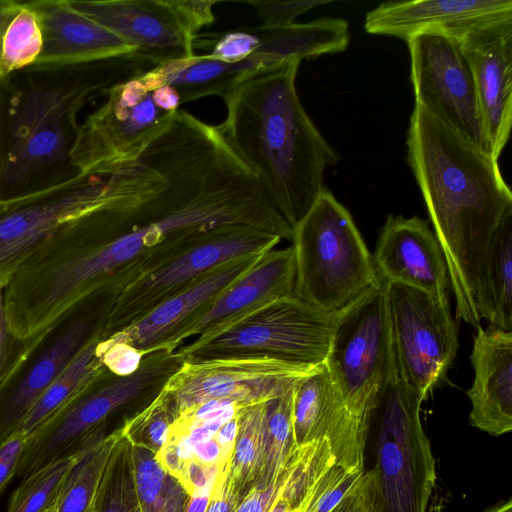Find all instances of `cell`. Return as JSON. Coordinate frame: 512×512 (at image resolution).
Instances as JSON below:
<instances>
[{
    "label": "cell",
    "instance_id": "ee69618b",
    "mask_svg": "<svg viewBox=\"0 0 512 512\" xmlns=\"http://www.w3.org/2000/svg\"><path fill=\"white\" fill-rule=\"evenodd\" d=\"M279 490L278 482L265 489L252 487L234 512H268Z\"/></svg>",
    "mask_w": 512,
    "mask_h": 512
},
{
    "label": "cell",
    "instance_id": "74e56055",
    "mask_svg": "<svg viewBox=\"0 0 512 512\" xmlns=\"http://www.w3.org/2000/svg\"><path fill=\"white\" fill-rule=\"evenodd\" d=\"M260 45L252 27H241L220 35L214 42L211 57L226 63H237L248 58Z\"/></svg>",
    "mask_w": 512,
    "mask_h": 512
},
{
    "label": "cell",
    "instance_id": "7dc6e473",
    "mask_svg": "<svg viewBox=\"0 0 512 512\" xmlns=\"http://www.w3.org/2000/svg\"><path fill=\"white\" fill-rule=\"evenodd\" d=\"M211 495L191 496L186 512H205Z\"/></svg>",
    "mask_w": 512,
    "mask_h": 512
},
{
    "label": "cell",
    "instance_id": "52a82bcc",
    "mask_svg": "<svg viewBox=\"0 0 512 512\" xmlns=\"http://www.w3.org/2000/svg\"><path fill=\"white\" fill-rule=\"evenodd\" d=\"M333 316L294 294L267 302L176 350L187 363L270 358L318 366L328 353Z\"/></svg>",
    "mask_w": 512,
    "mask_h": 512
},
{
    "label": "cell",
    "instance_id": "bcb514c9",
    "mask_svg": "<svg viewBox=\"0 0 512 512\" xmlns=\"http://www.w3.org/2000/svg\"><path fill=\"white\" fill-rule=\"evenodd\" d=\"M21 6L20 1L0 0V52L4 33ZM1 79V78H0Z\"/></svg>",
    "mask_w": 512,
    "mask_h": 512
},
{
    "label": "cell",
    "instance_id": "ffe728a7",
    "mask_svg": "<svg viewBox=\"0 0 512 512\" xmlns=\"http://www.w3.org/2000/svg\"><path fill=\"white\" fill-rule=\"evenodd\" d=\"M292 427L296 447L325 438L336 464L350 472L364 471L368 437L347 415L324 363L297 380Z\"/></svg>",
    "mask_w": 512,
    "mask_h": 512
},
{
    "label": "cell",
    "instance_id": "d6a6232c",
    "mask_svg": "<svg viewBox=\"0 0 512 512\" xmlns=\"http://www.w3.org/2000/svg\"><path fill=\"white\" fill-rule=\"evenodd\" d=\"M92 512H140L130 445L122 434L110 456Z\"/></svg>",
    "mask_w": 512,
    "mask_h": 512
},
{
    "label": "cell",
    "instance_id": "836d02e7",
    "mask_svg": "<svg viewBox=\"0 0 512 512\" xmlns=\"http://www.w3.org/2000/svg\"><path fill=\"white\" fill-rule=\"evenodd\" d=\"M177 415L172 398L162 388L143 409L126 418L119 429L130 444L143 446L156 454L168 441Z\"/></svg>",
    "mask_w": 512,
    "mask_h": 512
},
{
    "label": "cell",
    "instance_id": "4dcf8cb0",
    "mask_svg": "<svg viewBox=\"0 0 512 512\" xmlns=\"http://www.w3.org/2000/svg\"><path fill=\"white\" fill-rule=\"evenodd\" d=\"M300 379V378H299ZM297 380L267 401V446L261 474L253 487L265 489L278 482L296 449L292 427V403Z\"/></svg>",
    "mask_w": 512,
    "mask_h": 512
},
{
    "label": "cell",
    "instance_id": "60d3db41",
    "mask_svg": "<svg viewBox=\"0 0 512 512\" xmlns=\"http://www.w3.org/2000/svg\"><path fill=\"white\" fill-rule=\"evenodd\" d=\"M244 496L226 470L218 477L205 512H234Z\"/></svg>",
    "mask_w": 512,
    "mask_h": 512
},
{
    "label": "cell",
    "instance_id": "f35d334b",
    "mask_svg": "<svg viewBox=\"0 0 512 512\" xmlns=\"http://www.w3.org/2000/svg\"><path fill=\"white\" fill-rule=\"evenodd\" d=\"M96 354L110 372L119 376H125L135 372L143 358V356L131 346L108 340L98 341Z\"/></svg>",
    "mask_w": 512,
    "mask_h": 512
},
{
    "label": "cell",
    "instance_id": "83f0119b",
    "mask_svg": "<svg viewBox=\"0 0 512 512\" xmlns=\"http://www.w3.org/2000/svg\"><path fill=\"white\" fill-rule=\"evenodd\" d=\"M140 512H186L190 495L151 450L130 444Z\"/></svg>",
    "mask_w": 512,
    "mask_h": 512
},
{
    "label": "cell",
    "instance_id": "f546056e",
    "mask_svg": "<svg viewBox=\"0 0 512 512\" xmlns=\"http://www.w3.org/2000/svg\"><path fill=\"white\" fill-rule=\"evenodd\" d=\"M267 401L242 407L228 475L245 495L263 469L267 446Z\"/></svg>",
    "mask_w": 512,
    "mask_h": 512
},
{
    "label": "cell",
    "instance_id": "7c38bea8",
    "mask_svg": "<svg viewBox=\"0 0 512 512\" xmlns=\"http://www.w3.org/2000/svg\"><path fill=\"white\" fill-rule=\"evenodd\" d=\"M280 241L273 233L240 225L192 247L110 297L100 340L130 326L222 264L251 254H263Z\"/></svg>",
    "mask_w": 512,
    "mask_h": 512
},
{
    "label": "cell",
    "instance_id": "4fadbf2b",
    "mask_svg": "<svg viewBox=\"0 0 512 512\" xmlns=\"http://www.w3.org/2000/svg\"><path fill=\"white\" fill-rule=\"evenodd\" d=\"M384 287L397 367L426 399L445 380L459 347L449 301L398 283L384 281Z\"/></svg>",
    "mask_w": 512,
    "mask_h": 512
},
{
    "label": "cell",
    "instance_id": "e0dca14e",
    "mask_svg": "<svg viewBox=\"0 0 512 512\" xmlns=\"http://www.w3.org/2000/svg\"><path fill=\"white\" fill-rule=\"evenodd\" d=\"M318 366L270 358L184 362L163 390L172 398L177 414L211 400L246 406L278 396Z\"/></svg>",
    "mask_w": 512,
    "mask_h": 512
},
{
    "label": "cell",
    "instance_id": "d6986e66",
    "mask_svg": "<svg viewBox=\"0 0 512 512\" xmlns=\"http://www.w3.org/2000/svg\"><path fill=\"white\" fill-rule=\"evenodd\" d=\"M296 257L292 245L270 250L207 307L186 322L159 350L175 351L184 340L214 331L275 299L295 294Z\"/></svg>",
    "mask_w": 512,
    "mask_h": 512
},
{
    "label": "cell",
    "instance_id": "f6af8a7d",
    "mask_svg": "<svg viewBox=\"0 0 512 512\" xmlns=\"http://www.w3.org/2000/svg\"><path fill=\"white\" fill-rule=\"evenodd\" d=\"M152 99L158 108L168 113L177 111L181 105L178 92L169 85H163L152 91Z\"/></svg>",
    "mask_w": 512,
    "mask_h": 512
},
{
    "label": "cell",
    "instance_id": "e575fe53",
    "mask_svg": "<svg viewBox=\"0 0 512 512\" xmlns=\"http://www.w3.org/2000/svg\"><path fill=\"white\" fill-rule=\"evenodd\" d=\"M74 453L61 457L23 479L12 493L6 512H49L57 502Z\"/></svg>",
    "mask_w": 512,
    "mask_h": 512
},
{
    "label": "cell",
    "instance_id": "7a4b0ae2",
    "mask_svg": "<svg viewBox=\"0 0 512 512\" xmlns=\"http://www.w3.org/2000/svg\"><path fill=\"white\" fill-rule=\"evenodd\" d=\"M407 159L443 252L456 315L478 328L477 279L497 227L512 214V192L498 159L416 104Z\"/></svg>",
    "mask_w": 512,
    "mask_h": 512
},
{
    "label": "cell",
    "instance_id": "8992f818",
    "mask_svg": "<svg viewBox=\"0 0 512 512\" xmlns=\"http://www.w3.org/2000/svg\"><path fill=\"white\" fill-rule=\"evenodd\" d=\"M295 295L335 315L381 282L349 211L324 186L294 228Z\"/></svg>",
    "mask_w": 512,
    "mask_h": 512
},
{
    "label": "cell",
    "instance_id": "ac0fdd59",
    "mask_svg": "<svg viewBox=\"0 0 512 512\" xmlns=\"http://www.w3.org/2000/svg\"><path fill=\"white\" fill-rule=\"evenodd\" d=\"M458 40L472 74L488 152L498 159L512 124V15L474 26Z\"/></svg>",
    "mask_w": 512,
    "mask_h": 512
},
{
    "label": "cell",
    "instance_id": "681fc988",
    "mask_svg": "<svg viewBox=\"0 0 512 512\" xmlns=\"http://www.w3.org/2000/svg\"><path fill=\"white\" fill-rule=\"evenodd\" d=\"M485 512H512V501L508 499L488 508Z\"/></svg>",
    "mask_w": 512,
    "mask_h": 512
},
{
    "label": "cell",
    "instance_id": "6da1fadb",
    "mask_svg": "<svg viewBox=\"0 0 512 512\" xmlns=\"http://www.w3.org/2000/svg\"><path fill=\"white\" fill-rule=\"evenodd\" d=\"M107 184L104 204L58 226L8 281L14 310L36 331L233 226L293 239L292 226L216 127L186 112L175 113Z\"/></svg>",
    "mask_w": 512,
    "mask_h": 512
},
{
    "label": "cell",
    "instance_id": "30bf717a",
    "mask_svg": "<svg viewBox=\"0 0 512 512\" xmlns=\"http://www.w3.org/2000/svg\"><path fill=\"white\" fill-rule=\"evenodd\" d=\"M110 294L89 296L23 344L0 379V443L14 434L50 384L101 335Z\"/></svg>",
    "mask_w": 512,
    "mask_h": 512
},
{
    "label": "cell",
    "instance_id": "277c9868",
    "mask_svg": "<svg viewBox=\"0 0 512 512\" xmlns=\"http://www.w3.org/2000/svg\"><path fill=\"white\" fill-rule=\"evenodd\" d=\"M155 67L133 51L69 68L68 76L23 70L22 77L0 79V199L31 190L41 175L69 161L78 115L89 101Z\"/></svg>",
    "mask_w": 512,
    "mask_h": 512
},
{
    "label": "cell",
    "instance_id": "484cf974",
    "mask_svg": "<svg viewBox=\"0 0 512 512\" xmlns=\"http://www.w3.org/2000/svg\"><path fill=\"white\" fill-rule=\"evenodd\" d=\"M475 303L481 319L512 331V214L491 240L478 275Z\"/></svg>",
    "mask_w": 512,
    "mask_h": 512
},
{
    "label": "cell",
    "instance_id": "8d00e7d4",
    "mask_svg": "<svg viewBox=\"0 0 512 512\" xmlns=\"http://www.w3.org/2000/svg\"><path fill=\"white\" fill-rule=\"evenodd\" d=\"M331 0H250L242 1L251 5L263 21V26L279 27L294 23V19L318 6L331 3Z\"/></svg>",
    "mask_w": 512,
    "mask_h": 512
},
{
    "label": "cell",
    "instance_id": "44dd1931",
    "mask_svg": "<svg viewBox=\"0 0 512 512\" xmlns=\"http://www.w3.org/2000/svg\"><path fill=\"white\" fill-rule=\"evenodd\" d=\"M27 4L39 18L43 47L27 70L59 71L135 51L120 36L71 6L69 0H36Z\"/></svg>",
    "mask_w": 512,
    "mask_h": 512
},
{
    "label": "cell",
    "instance_id": "cb8c5ba5",
    "mask_svg": "<svg viewBox=\"0 0 512 512\" xmlns=\"http://www.w3.org/2000/svg\"><path fill=\"white\" fill-rule=\"evenodd\" d=\"M471 364L470 424L492 436L512 430V331L476 328Z\"/></svg>",
    "mask_w": 512,
    "mask_h": 512
},
{
    "label": "cell",
    "instance_id": "c3c4849f",
    "mask_svg": "<svg viewBox=\"0 0 512 512\" xmlns=\"http://www.w3.org/2000/svg\"><path fill=\"white\" fill-rule=\"evenodd\" d=\"M301 508H293L278 493L268 512H299Z\"/></svg>",
    "mask_w": 512,
    "mask_h": 512
},
{
    "label": "cell",
    "instance_id": "d4e9b609",
    "mask_svg": "<svg viewBox=\"0 0 512 512\" xmlns=\"http://www.w3.org/2000/svg\"><path fill=\"white\" fill-rule=\"evenodd\" d=\"M263 254H251L222 264L160 303L141 319L103 340L127 344L142 356L159 350L176 331L249 270Z\"/></svg>",
    "mask_w": 512,
    "mask_h": 512
},
{
    "label": "cell",
    "instance_id": "8fae6325",
    "mask_svg": "<svg viewBox=\"0 0 512 512\" xmlns=\"http://www.w3.org/2000/svg\"><path fill=\"white\" fill-rule=\"evenodd\" d=\"M103 96L104 103L80 124L69 152L70 166L84 176L107 177L134 161L174 114L158 108L138 78Z\"/></svg>",
    "mask_w": 512,
    "mask_h": 512
},
{
    "label": "cell",
    "instance_id": "3957f363",
    "mask_svg": "<svg viewBox=\"0 0 512 512\" xmlns=\"http://www.w3.org/2000/svg\"><path fill=\"white\" fill-rule=\"evenodd\" d=\"M299 64L243 78L224 97L227 116L216 125L293 229L321 194L326 169L340 159L300 102Z\"/></svg>",
    "mask_w": 512,
    "mask_h": 512
},
{
    "label": "cell",
    "instance_id": "1f68e13d",
    "mask_svg": "<svg viewBox=\"0 0 512 512\" xmlns=\"http://www.w3.org/2000/svg\"><path fill=\"white\" fill-rule=\"evenodd\" d=\"M42 47L43 35L38 15L27 2H21L2 39L0 78L30 68L39 57Z\"/></svg>",
    "mask_w": 512,
    "mask_h": 512
},
{
    "label": "cell",
    "instance_id": "d590c367",
    "mask_svg": "<svg viewBox=\"0 0 512 512\" xmlns=\"http://www.w3.org/2000/svg\"><path fill=\"white\" fill-rule=\"evenodd\" d=\"M363 472H350L333 464L316 483L299 512H331Z\"/></svg>",
    "mask_w": 512,
    "mask_h": 512
},
{
    "label": "cell",
    "instance_id": "9a60e30c",
    "mask_svg": "<svg viewBox=\"0 0 512 512\" xmlns=\"http://www.w3.org/2000/svg\"><path fill=\"white\" fill-rule=\"evenodd\" d=\"M406 42L415 104L488 152L472 74L459 40L441 31L427 30L410 36Z\"/></svg>",
    "mask_w": 512,
    "mask_h": 512
},
{
    "label": "cell",
    "instance_id": "7bdbcfd3",
    "mask_svg": "<svg viewBox=\"0 0 512 512\" xmlns=\"http://www.w3.org/2000/svg\"><path fill=\"white\" fill-rule=\"evenodd\" d=\"M331 512H371L365 471Z\"/></svg>",
    "mask_w": 512,
    "mask_h": 512
},
{
    "label": "cell",
    "instance_id": "2e32d148",
    "mask_svg": "<svg viewBox=\"0 0 512 512\" xmlns=\"http://www.w3.org/2000/svg\"><path fill=\"white\" fill-rule=\"evenodd\" d=\"M104 177L70 176L0 199V279L5 287L23 259L58 226L96 208Z\"/></svg>",
    "mask_w": 512,
    "mask_h": 512
},
{
    "label": "cell",
    "instance_id": "9c48e42d",
    "mask_svg": "<svg viewBox=\"0 0 512 512\" xmlns=\"http://www.w3.org/2000/svg\"><path fill=\"white\" fill-rule=\"evenodd\" d=\"M394 361L384 281L333 316L324 365L353 424L368 436L378 391Z\"/></svg>",
    "mask_w": 512,
    "mask_h": 512
},
{
    "label": "cell",
    "instance_id": "ab89813d",
    "mask_svg": "<svg viewBox=\"0 0 512 512\" xmlns=\"http://www.w3.org/2000/svg\"><path fill=\"white\" fill-rule=\"evenodd\" d=\"M26 442L22 432H15L0 443V496L17 474Z\"/></svg>",
    "mask_w": 512,
    "mask_h": 512
},
{
    "label": "cell",
    "instance_id": "5bb4252c",
    "mask_svg": "<svg viewBox=\"0 0 512 512\" xmlns=\"http://www.w3.org/2000/svg\"><path fill=\"white\" fill-rule=\"evenodd\" d=\"M155 66L191 57L197 32L213 23L211 0H69Z\"/></svg>",
    "mask_w": 512,
    "mask_h": 512
},
{
    "label": "cell",
    "instance_id": "b9f144b4",
    "mask_svg": "<svg viewBox=\"0 0 512 512\" xmlns=\"http://www.w3.org/2000/svg\"><path fill=\"white\" fill-rule=\"evenodd\" d=\"M23 344L17 342L8 327L4 286L0 279V379L15 360Z\"/></svg>",
    "mask_w": 512,
    "mask_h": 512
},
{
    "label": "cell",
    "instance_id": "ba28073f",
    "mask_svg": "<svg viewBox=\"0 0 512 512\" xmlns=\"http://www.w3.org/2000/svg\"><path fill=\"white\" fill-rule=\"evenodd\" d=\"M177 350L143 356L138 369L125 376L106 367L27 437L17 470L21 478L73 454L84 438L114 413L143 397L154 398L182 367Z\"/></svg>",
    "mask_w": 512,
    "mask_h": 512
},
{
    "label": "cell",
    "instance_id": "f1b7e54d",
    "mask_svg": "<svg viewBox=\"0 0 512 512\" xmlns=\"http://www.w3.org/2000/svg\"><path fill=\"white\" fill-rule=\"evenodd\" d=\"M101 335L93 338L31 407L16 432L26 437L57 412L104 368L96 354Z\"/></svg>",
    "mask_w": 512,
    "mask_h": 512
},
{
    "label": "cell",
    "instance_id": "5b68a950",
    "mask_svg": "<svg viewBox=\"0 0 512 512\" xmlns=\"http://www.w3.org/2000/svg\"><path fill=\"white\" fill-rule=\"evenodd\" d=\"M425 398L401 376L395 356L369 418L374 464L365 471L371 512H426L435 461L420 419Z\"/></svg>",
    "mask_w": 512,
    "mask_h": 512
},
{
    "label": "cell",
    "instance_id": "f907efd6",
    "mask_svg": "<svg viewBox=\"0 0 512 512\" xmlns=\"http://www.w3.org/2000/svg\"><path fill=\"white\" fill-rule=\"evenodd\" d=\"M49 512H55V507L51 511H49Z\"/></svg>",
    "mask_w": 512,
    "mask_h": 512
},
{
    "label": "cell",
    "instance_id": "7402d4cb",
    "mask_svg": "<svg viewBox=\"0 0 512 512\" xmlns=\"http://www.w3.org/2000/svg\"><path fill=\"white\" fill-rule=\"evenodd\" d=\"M373 260L379 276L449 301V278L440 244L417 216L388 215L376 243Z\"/></svg>",
    "mask_w": 512,
    "mask_h": 512
},
{
    "label": "cell",
    "instance_id": "4316f807",
    "mask_svg": "<svg viewBox=\"0 0 512 512\" xmlns=\"http://www.w3.org/2000/svg\"><path fill=\"white\" fill-rule=\"evenodd\" d=\"M107 423L90 432L74 452L59 491L55 512H92L119 428L106 433Z\"/></svg>",
    "mask_w": 512,
    "mask_h": 512
},
{
    "label": "cell",
    "instance_id": "603a6c76",
    "mask_svg": "<svg viewBox=\"0 0 512 512\" xmlns=\"http://www.w3.org/2000/svg\"><path fill=\"white\" fill-rule=\"evenodd\" d=\"M507 15H512L511 0L388 1L366 14L364 29L405 41L427 30L459 39L472 27Z\"/></svg>",
    "mask_w": 512,
    "mask_h": 512
}]
</instances>
